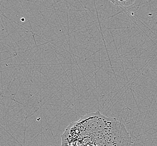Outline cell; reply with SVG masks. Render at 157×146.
I'll return each mask as SVG.
<instances>
[{"mask_svg": "<svg viewBox=\"0 0 157 146\" xmlns=\"http://www.w3.org/2000/svg\"><path fill=\"white\" fill-rule=\"evenodd\" d=\"M61 137V146H132L124 124L99 111L71 123Z\"/></svg>", "mask_w": 157, "mask_h": 146, "instance_id": "1", "label": "cell"}, {"mask_svg": "<svg viewBox=\"0 0 157 146\" xmlns=\"http://www.w3.org/2000/svg\"><path fill=\"white\" fill-rule=\"evenodd\" d=\"M110 2L113 3L114 5H116L117 6H119L124 8H129L130 7L132 6L135 3H137L138 1H132V0H123V1H120V0H110Z\"/></svg>", "mask_w": 157, "mask_h": 146, "instance_id": "2", "label": "cell"}]
</instances>
